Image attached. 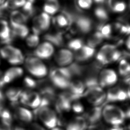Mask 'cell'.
Returning <instances> with one entry per match:
<instances>
[{"label": "cell", "instance_id": "c3c4849f", "mask_svg": "<svg viewBox=\"0 0 130 130\" xmlns=\"http://www.w3.org/2000/svg\"><path fill=\"white\" fill-rule=\"evenodd\" d=\"M94 1L95 2L97 3H103L105 1V0H94Z\"/></svg>", "mask_w": 130, "mask_h": 130}, {"label": "cell", "instance_id": "d6a6232c", "mask_svg": "<svg viewBox=\"0 0 130 130\" xmlns=\"http://www.w3.org/2000/svg\"><path fill=\"white\" fill-rule=\"evenodd\" d=\"M99 29L104 38H108L110 36L111 32V27L110 25H100L99 27Z\"/></svg>", "mask_w": 130, "mask_h": 130}, {"label": "cell", "instance_id": "74e56055", "mask_svg": "<svg viewBox=\"0 0 130 130\" xmlns=\"http://www.w3.org/2000/svg\"><path fill=\"white\" fill-rule=\"evenodd\" d=\"M45 127L38 123L32 122L29 125L27 130H46Z\"/></svg>", "mask_w": 130, "mask_h": 130}, {"label": "cell", "instance_id": "f35d334b", "mask_svg": "<svg viewBox=\"0 0 130 130\" xmlns=\"http://www.w3.org/2000/svg\"><path fill=\"white\" fill-rule=\"evenodd\" d=\"M92 2V0H78V3L80 7L86 9L90 7Z\"/></svg>", "mask_w": 130, "mask_h": 130}, {"label": "cell", "instance_id": "f907efd6", "mask_svg": "<svg viewBox=\"0 0 130 130\" xmlns=\"http://www.w3.org/2000/svg\"><path fill=\"white\" fill-rule=\"evenodd\" d=\"M6 0H0V6H2L4 4Z\"/></svg>", "mask_w": 130, "mask_h": 130}, {"label": "cell", "instance_id": "2e32d148", "mask_svg": "<svg viewBox=\"0 0 130 130\" xmlns=\"http://www.w3.org/2000/svg\"><path fill=\"white\" fill-rule=\"evenodd\" d=\"M103 106L93 107L85 112L83 116L88 124L94 126L100 122L102 118V111Z\"/></svg>", "mask_w": 130, "mask_h": 130}, {"label": "cell", "instance_id": "ba28073f", "mask_svg": "<svg viewBox=\"0 0 130 130\" xmlns=\"http://www.w3.org/2000/svg\"><path fill=\"white\" fill-rule=\"evenodd\" d=\"M51 23V17L45 12L35 17L32 22V30L34 34L38 35L47 30L50 27Z\"/></svg>", "mask_w": 130, "mask_h": 130}, {"label": "cell", "instance_id": "8fae6325", "mask_svg": "<svg viewBox=\"0 0 130 130\" xmlns=\"http://www.w3.org/2000/svg\"><path fill=\"white\" fill-rule=\"evenodd\" d=\"M73 103L69 97L67 90L58 94L56 100V110L59 113H66L71 110Z\"/></svg>", "mask_w": 130, "mask_h": 130}, {"label": "cell", "instance_id": "816d5d0a", "mask_svg": "<svg viewBox=\"0 0 130 130\" xmlns=\"http://www.w3.org/2000/svg\"><path fill=\"white\" fill-rule=\"evenodd\" d=\"M37 0H28V1L30 2H32V3H34L35 2H36Z\"/></svg>", "mask_w": 130, "mask_h": 130}, {"label": "cell", "instance_id": "7c38bea8", "mask_svg": "<svg viewBox=\"0 0 130 130\" xmlns=\"http://www.w3.org/2000/svg\"><path fill=\"white\" fill-rule=\"evenodd\" d=\"M74 59V54L67 49L58 51L54 56V60L60 67H68L73 63Z\"/></svg>", "mask_w": 130, "mask_h": 130}, {"label": "cell", "instance_id": "8d00e7d4", "mask_svg": "<svg viewBox=\"0 0 130 130\" xmlns=\"http://www.w3.org/2000/svg\"><path fill=\"white\" fill-rule=\"evenodd\" d=\"M24 83L26 87L32 90L36 87L37 86L36 82L32 78L27 77L25 78L24 80Z\"/></svg>", "mask_w": 130, "mask_h": 130}, {"label": "cell", "instance_id": "ac0fdd59", "mask_svg": "<svg viewBox=\"0 0 130 130\" xmlns=\"http://www.w3.org/2000/svg\"><path fill=\"white\" fill-rule=\"evenodd\" d=\"M87 87L83 81L79 79L72 80L67 90L80 98L83 96Z\"/></svg>", "mask_w": 130, "mask_h": 130}, {"label": "cell", "instance_id": "f1b7e54d", "mask_svg": "<svg viewBox=\"0 0 130 130\" xmlns=\"http://www.w3.org/2000/svg\"><path fill=\"white\" fill-rule=\"evenodd\" d=\"M0 117L2 122L10 124L12 119V116L8 109H0Z\"/></svg>", "mask_w": 130, "mask_h": 130}, {"label": "cell", "instance_id": "60d3db41", "mask_svg": "<svg viewBox=\"0 0 130 130\" xmlns=\"http://www.w3.org/2000/svg\"><path fill=\"white\" fill-rule=\"evenodd\" d=\"M119 29L123 34H130V25H121Z\"/></svg>", "mask_w": 130, "mask_h": 130}, {"label": "cell", "instance_id": "cb8c5ba5", "mask_svg": "<svg viewBox=\"0 0 130 130\" xmlns=\"http://www.w3.org/2000/svg\"><path fill=\"white\" fill-rule=\"evenodd\" d=\"M29 18L23 12L18 10L13 11L10 14L11 24H23L26 23Z\"/></svg>", "mask_w": 130, "mask_h": 130}, {"label": "cell", "instance_id": "3957f363", "mask_svg": "<svg viewBox=\"0 0 130 130\" xmlns=\"http://www.w3.org/2000/svg\"><path fill=\"white\" fill-rule=\"evenodd\" d=\"M25 69L34 77L42 78L48 74V69L42 60L35 56L29 57L24 62Z\"/></svg>", "mask_w": 130, "mask_h": 130}, {"label": "cell", "instance_id": "ab89813d", "mask_svg": "<svg viewBox=\"0 0 130 130\" xmlns=\"http://www.w3.org/2000/svg\"><path fill=\"white\" fill-rule=\"evenodd\" d=\"M11 124L4 122H0V130H13Z\"/></svg>", "mask_w": 130, "mask_h": 130}, {"label": "cell", "instance_id": "6da1fadb", "mask_svg": "<svg viewBox=\"0 0 130 130\" xmlns=\"http://www.w3.org/2000/svg\"><path fill=\"white\" fill-rule=\"evenodd\" d=\"M102 118L111 126H121L126 119L124 110L112 104H107L103 106Z\"/></svg>", "mask_w": 130, "mask_h": 130}, {"label": "cell", "instance_id": "11a10c76", "mask_svg": "<svg viewBox=\"0 0 130 130\" xmlns=\"http://www.w3.org/2000/svg\"><path fill=\"white\" fill-rule=\"evenodd\" d=\"M87 130H95V129H94V128H90V129H88Z\"/></svg>", "mask_w": 130, "mask_h": 130}, {"label": "cell", "instance_id": "4316f807", "mask_svg": "<svg viewBox=\"0 0 130 130\" xmlns=\"http://www.w3.org/2000/svg\"><path fill=\"white\" fill-rule=\"evenodd\" d=\"M104 38L103 36L100 31L96 32L93 36L91 37L88 40V44L90 47L94 48L96 45L101 42Z\"/></svg>", "mask_w": 130, "mask_h": 130}, {"label": "cell", "instance_id": "e0dca14e", "mask_svg": "<svg viewBox=\"0 0 130 130\" xmlns=\"http://www.w3.org/2000/svg\"><path fill=\"white\" fill-rule=\"evenodd\" d=\"M88 123L83 116H77L71 119L67 125L66 130H87Z\"/></svg>", "mask_w": 130, "mask_h": 130}, {"label": "cell", "instance_id": "9c48e42d", "mask_svg": "<svg viewBox=\"0 0 130 130\" xmlns=\"http://www.w3.org/2000/svg\"><path fill=\"white\" fill-rule=\"evenodd\" d=\"M118 79L117 74L113 69L101 70L99 76L100 86L103 88L113 87L117 83Z\"/></svg>", "mask_w": 130, "mask_h": 130}, {"label": "cell", "instance_id": "f546056e", "mask_svg": "<svg viewBox=\"0 0 130 130\" xmlns=\"http://www.w3.org/2000/svg\"><path fill=\"white\" fill-rule=\"evenodd\" d=\"M71 110L76 114H81L84 112V107L80 102L77 100L73 103Z\"/></svg>", "mask_w": 130, "mask_h": 130}, {"label": "cell", "instance_id": "603a6c76", "mask_svg": "<svg viewBox=\"0 0 130 130\" xmlns=\"http://www.w3.org/2000/svg\"><path fill=\"white\" fill-rule=\"evenodd\" d=\"M23 90L18 87H11L7 89L5 96L11 102H16L20 100Z\"/></svg>", "mask_w": 130, "mask_h": 130}, {"label": "cell", "instance_id": "f6af8a7d", "mask_svg": "<svg viewBox=\"0 0 130 130\" xmlns=\"http://www.w3.org/2000/svg\"><path fill=\"white\" fill-rule=\"evenodd\" d=\"M128 88H127V89L126 91H127L128 99L130 100V82L128 83Z\"/></svg>", "mask_w": 130, "mask_h": 130}, {"label": "cell", "instance_id": "f5cc1de1", "mask_svg": "<svg viewBox=\"0 0 130 130\" xmlns=\"http://www.w3.org/2000/svg\"><path fill=\"white\" fill-rule=\"evenodd\" d=\"M2 97H3V96H2V93L1 91H0V100H2Z\"/></svg>", "mask_w": 130, "mask_h": 130}, {"label": "cell", "instance_id": "4fadbf2b", "mask_svg": "<svg viewBox=\"0 0 130 130\" xmlns=\"http://www.w3.org/2000/svg\"><path fill=\"white\" fill-rule=\"evenodd\" d=\"M23 70L18 66H13L5 71L3 74L0 85L9 84L18 79L23 76Z\"/></svg>", "mask_w": 130, "mask_h": 130}, {"label": "cell", "instance_id": "db71d44e", "mask_svg": "<svg viewBox=\"0 0 130 130\" xmlns=\"http://www.w3.org/2000/svg\"><path fill=\"white\" fill-rule=\"evenodd\" d=\"M127 128H128V130H130V123L128 125V126H127Z\"/></svg>", "mask_w": 130, "mask_h": 130}, {"label": "cell", "instance_id": "7a4b0ae2", "mask_svg": "<svg viewBox=\"0 0 130 130\" xmlns=\"http://www.w3.org/2000/svg\"><path fill=\"white\" fill-rule=\"evenodd\" d=\"M72 76L68 68L60 67L53 69L50 73V78L54 87L61 90L68 89Z\"/></svg>", "mask_w": 130, "mask_h": 130}, {"label": "cell", "instance_id": "681fc988", "mask_svg": "<svg viewBox=\"0 0 130 130\" xmlns=\"http://www.w3.org/2000/svg\"><path fill=\"white\" fill-rule=\"evenodd\" d=\"M50 130H64L62 129V128H60V127H56L54 128H53L52 129H51Z\"/></svg>", "mask_w": 130, "mask_h": 130}, {"label": "cell", "instance_id": "5bb4252c", "mask_svg": "<svg viewBox=\"0 0 130 130\" xmlns=\"http://www.w3.org/2000/svg\"><path fill=\"white\" fill-rule=\"evenodd\" d=\"M54 47L49 42H44L40 44L34 51L35 56L40 59H48L54 53Z\"/></svg>", "mask_w": 130, "mask_h": 130}, {"label": "cell", "instance_id": "1f68e13d", "mask_svg": "<svg viewBox=\"0 0 130 130\" xmlns=\"http://www.w3.org/2000/svg\"><path fill=\"white\" fill-rule=\"evenodd\" d=\"M94 13L98 18L102 21L107 20L108 18L107 11L103 8L99 7L97 8L95 10Z\"/></svg>", "mask_w": 130, "mask_h": 130}, {"label": "cell", "instance_id": "d590c367", "mask_svg": "<svg viewBox=\"0 0 130 130\" xmlns=\"http://www.w3.org/2000/svg\"><path fill=\"white\" fill-rule=\"evenodd\" d=\"M126 6L124 2H117L114 5L111 9H112L113 11L115 12L119 13L124 11L125 9H126Z\"/></svg>", "mask_w": 130, "mask_h": 130}, {"label": "cell", "instance_id": "e575fe53", "mask_svg": "<svg viewBox=\"0 0 130 130\" xmlns=\"http://www.w3.org/2000/svg\"><path fill=\"white\" fill-rule=\"evenodd\" d=\"M43 9L45 13L50 15L54 14L59 9V8L46 3L44 4Z\"/></svg>", "mask_w": 130, "mask_h": 130}, {"label": "cell", "instance_id": "44dd1931", "mask_svg": "<svg viewBox=\"0 0 130 130\" xmlns=\"http://www.w3.org/2000/svg\"><path fill=\"white\" fill-rule=\"evenodd\" d=\"M75 22L77 26L83 33L89 32L92 28V22L90 19L84 16L77 17Z\"/></svg>", "mask_w": 130, "mask_h": 130}, {"label": "cell", "instance_id": "ffe728a7", "mask_svg": "<svg viewBox=\"0 0 130 130\" xmlns=\"http://www.w3.org/2000/svg\"><path fill=\"white\" fill-rule=\"evenodd\" d=\"M15 113L17 117L22 122L27 123L32 122L34 115L29 109L25 107H19L16 109Z\"/></svg>", "mask_w": 130, "mask_h": 130}, {"label": "cell", "instance_id": "836d02e7", "mask_svg": "<svg viewBox=\"0 0 130 130\" xmlns=\"http://www.w3.org/2000/svg\"><path fill=\"white\" fill-rule=\"evenodd\" d=\"M55 22L60 27H65L69 24L68 20L64 15H58L55 18Z\"/></svg>", "mask_w": 130, "mask_h": 130}, {"label": "cell", "instance_id": "7bdbcfd3", "mask_svg": "<svg viewBox=\"0 0 130 130\" xmlns=\"http://www.w3.org/2000/svg\"><path fill=\"white\" fill-rule=\"evenodd\" d=\"M45 3L54 6L59 9V4L58 0H46Z\"/></svg>", "mask_w": 130, "mask_h": 130}, {"label": "cell", "instance_id": "bcb514c9", "mask_svg": "<svg viewBox=\"0 0 130 130\" xmlns=\"http://www.w3.org/2000/svg\"><path fill=\"white\" fill-rule=\"evenodd\" d=\"M126 47L129 50H130V36L127 39L126 42Z\"/></svg>", "mask_w": 130, "mask_h": 130}, {"label": "cell", "instance_id": "52a82bcc", "mask_svg": "<svg viewBox=\"0 0 130 130\" xmlns=\"http://www.w3.org/2000/svg\"><path fill=\"white\" fill-rule=\"evenodd\" d=\"M42 96L41 94L32 90L23 91L20 101L23 105L29 108L38 109L42 104Z\"/></svg>", "mask_w": 130, "mask_h": 130}, {"label": "cell", "instance_id": "7402d4cb", "mask_svg": "<svg viewBox=\"0 0 130 130\" xmlns=\"http://www.w3.org/2000/svg\"><path fill=\"white\" fill-rule=\"evenodd\" d=\"M12 32L15 38L24 39L29 34V29L27 26L23 24H11Z\"/></svg>", "mask_w": 130, "mask_h": 130}, {"label": "cell", "instance_id": "4dcf8cb0", "mask_svg": "<svg viewBox=\"0 0 130 130\" xmlns=\"http://www.w3.org/2000/svg\"><path fill=\"white\" fill-rule=\"evenodd\" d=\"M83 42L81 40L76 39L71 41L68 43V47L74 51H78L81 49L83 46Z\"/></svg>", "mask_w": 130, "mask_h": 130}, {"label": "cell", "instance_id": "277c9868", "mask_svg": "<svg viewBox=\"0 0 130 130\" xmlns=\"http://www.w3.org/2000/svg\"><path fill=\"white\" fill-rule=\"evenodd\" d=\"M0 55L13 66H19L25 61V57L20 49L12 45H5L0 50Z\"/></svg>", "mask_w": 130, "mask_h": 130}, {"label": "cell", "instance_id": "ee69618b", "mask_svg": "<svg viewBox=\"0 0 130 130\" xmlns=\"http://www.w3.org/2000/svg\"><path fill=\"white\" fill-rule=\"evenodd\" d=\"M107 130H124V129L121 126H111Z\"/></svg>", "mask_w": 130, "mask_h": 130}, {"label": "cell", "instance_id": "b9f144b4", "mask_svg": "<svg viewBox=\"0 0 130 130\" xmlns=\"http://www.w3.org/2000/svg\"><path fill=\"white\" fill-rule=\"evenodd\" d=\"M13 1L17 8L21 7H23L26 2V0H13Z\"/></svg>", "mask_w": 130, "mask_h": 130}, {"label": "cell", "instance_id": "83f0119b", "mask_svg": "<svg viewBox=\"0 0 130 130\" xmlns=\"http://www.w3.org/2000/svg\"><path fill=\"white\" fill-rule=\"evenodd\" d=\"M39 37L38 35L32 34L27 37L26 39V43L29 47L35 48L38 46V44L39 42Z\"/></svg>", "mask_w": 130, "mask_h": 130}, {"label": "cell", "instance_id": "9a60e30c", "mask_svg": "<svg viewBox=\"0 0 130 130\" xmlns=\"http://www.w3.org/2000/svg\"><path fill=\"white\" fill-rule=\"evenodd\" d=\"M15 38L8 22L5 19H0V40L1 43L8 45L10 44Z\"/></svg>", "mask_w": 130, "mask_h": 130}, {"label": "cell", "instance_id": "7dc6e473", "mask_svg": "<svg viewBox=\"0 0 130 130\" xmlns=\"http://www.w3.org/2000/svg\"><path fill=\"white\" fill-rule=\"evenodd\" d=\"M13 130H26L25 129L23 128V127L20 126H16Z\"/></svg>", "mask_w": 130, "mask_h": 130}, {"label": "cell", "instance_id": "8992f818", "mask_svg": "<svg viewBox=\"0 0 130 130\" xmlns=\"http://www.w3.org/2000/svg\"><path fill=\"white\" fill-rule=\"evenodd\" d=\"M83 97L93 107H100L105 105L107 92L100 86L92 87L87 89Z\"/></svg>", "mask_w": 130, "mask_h": 130}, {"label": "cell", "instance_id": "d4e9b609", "mask_svg": "<svg viewBox=\"0 0 130 130\" xmlns=\"http://www.w3.org/2000/svg\"><path fill=\"white\" fill-rule=\"evenodd\" d=\"M44 40L48 41L52 44L60 46L62 45L63 40L61 34H51L48 33L45 34L43 37Z\"/></svg>", "mask_w": 130, "mask_h": 130}, {"label": "cell", "instance_id": "5b68a950", "mask_svg": "<svg viewBox=\"0 0 130 130\" xmlns=\"http://www.w3.org/2000/svg\"><path fill=\"white\" fill-rule=\"evenodd\" d=\"M37 116L42 125L50 130L57 127L58 119L55 111L49 106L41 107L38 109Z\"/></svg>", "mask_w": 130, "mask_h": 130}, {"label": "cell", "instance_id": "30bf717a", "mask_svg": "<svg viewBox=\"0 0 130 130\" xmlns=\"http://www.w3.org/2000/svg\"><path fill=\"white\" fill-rule=\"evenodd\" d=\"M128 99L127 91L119 87H113L107 92L105 104L117 102L124 101Z\"/></svg>", "mask_w": 130, "mask_h": 130}, {"label": "cell", "instance_id": "d6986e66", "mask_svg": "<svg viewBox=\"0 0 130 130\" xmlns=\"http://www.w3.org/2000/svg\"><path fill=\"white\" fill-rule=\"evenodd\" d=\"M95 50L93 48L89 46H84L77 51L74 55V59L78 62L86 61L94 55Z\"/></svg>", "mask_w": 130, "mask_h": 130}, {"label": "cell", "instance_id": "484cf974", "mask_svg": "<svg viewBox=\"0 0 130 130\" xmlns=\"http://www.w3.org/2000/svg\"><path fill=\"white\" fill-rule=\"evenodd\" d=\"M22 10L23 13L29 18L32 17L36 13V9L33 3L28 1L22 7Z\"/></svg>", "mask_w": 130, "mask_h": 130}]
</instances>
